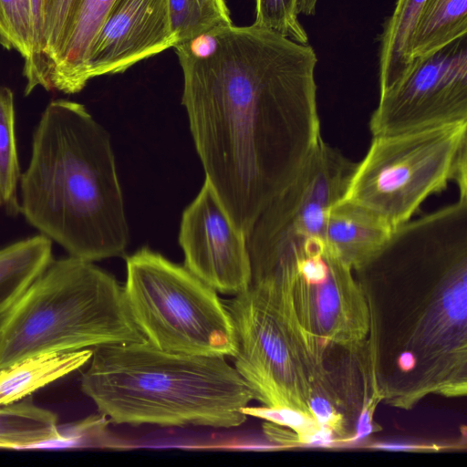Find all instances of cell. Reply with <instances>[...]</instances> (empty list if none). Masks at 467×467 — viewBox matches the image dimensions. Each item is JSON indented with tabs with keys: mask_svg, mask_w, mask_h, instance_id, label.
I'll list each match as a JSON object with an SVG mask.
<instances>
[{
	"mask_svg": "<svg viewBox=\"0 0 467 467\" xmlns=\"http://www.w3.org/2000/svg\"><path fill=\"white\" fill-rule=\"evenodd\" d=\"M205 179L248 234L296 177L319 140L317 54L266 27H217L206 52L176 51Z\"/></svg>",
	"mask_w": 467,
	"mask_h": 467,
	"instance_id": "obj_1",
	"label": "cell"
},
{
	"mask_svg": "<svg viewBox=\"0 0 467 467\" xmlns=\"http://www.w3.org/2000/svg\"><path fill=\"white\" fill-rule=\"evenodd\" d=\"M354 271L369 308L378 400L410 409L429 394L465 395L467 196L396 226Z\"/></svg>",
	"mask_w": 467,
	"mask_h": 467,
	"instance_id": "obj_2",
	"label": "cell"
},
{
	"mask_svg": "<svg viewBox=\"0 0 467 467\" xmlns=\"http://www.w3.org/2000/svg\"><path fill=\"white\" fill-rule=\"evenodd\" d=\"M19 187L20 213L69 256L95 262L125 252L129 226L110 136L84 105L47 106Z\"/></svg>",
	"mask_w": 467,
	"mask_h": 467,
	"instance_id": "obj_3",
	"label": "cell"
},
{
	"mask_svg": "<svg viewBox=\"0 0 467 467\" xmlns=\"http://www.w3.org/2000/svg\"><path fill=\"white\" fill-rule=\"evenodd\" d=\"M80 387L118 424L231 429L254 395L225 357L162 351L146 339L92 348Z\"/></svg>",
	"mask_w": 467,
	"mask_h": 467,
	"instance_id": "obj_4",
	"label": "cell"
},
{
	"mask_svg": "<svg viewBox=\"0 0 467 467\" xmlns=\"http://www.w3.org/2000/svg\"><path fill=\"white\" fill-rule=\"evenodd\" d=\"M143 340L113 275L93 262L53 258L0 317V370L45 354Z\"/></svg>",
	"mask_w": 467,
	"mask_h": 467,
	"instance_id": "obj_5",
	"label": "cell"
},
{
	"mask_svg": "<svg viewBox=\"0 0 467 467\" xmlns=\"http://www.w3.org/2000/svg\"><path fill=\"white\" fill-rule=\"evenodd\" d=\"M452 182L467 196V121L373 137L339 201L395 228Z\"/></svg>",
	"mask_w": 467,
	"mask_h": 467,
	"instance_id": "obj_6",
	"label": "cell"
},
{
	"mask_svg": "<svg viewBox=\"0 0 467 467\" xmlns=\"http://www.w3.org/2000/svg\"><path fill=\"white\" fill-rule=\"evenodd\" d=\"M125 302L144 338L169 353L233 358L235 333L217 292L149 248L126 259Z\"/></svg>",
	"mask_w": 467,
	"mask_h": 467,
	"instance_id": "obj_7",
	"label": "cell"
},
{
	"mask_svg": "<svg viewBox=\"0 0 467 467\" xmlns=\"http://www.w3.org/2000/svg\"><path fill=\"white\" fill-rule=\"evenodd\" d=\"M356 164L319 138L295 180L246 235L250 285L268 281L325 248L328 212L343 197Z\"/></svg>",
	"mask_w": 467,
	"mask_h": 467,
	"instance_id": "obj_8",
	"label": "cell"
},
{
	"mask_svg": "<svg viewBox=\"0 0 467 467\" xmlns=\"http://www.w3.org/2000/svg\"><path fill=\"white\" fill-rule=\"evenodd\" d=\"M226 306L235 333L234 367L254 399L264 406L289 407L312 416L308 381L271 297L249 285Z\"/></svg>",
	"mask_w": 467,
	"mask_h": 467,
	"instance_id": "obj_9",
	"label": "cell"
},
{
	"mask_svg": "<svg viewBox=\"0 0 467 467\" xmlns=\"http://www.w3.org/2000/svg\"><path fill=\"white\" fill-rule=\"evenodd\" d=\"M352 271L325 247L300 259L290 273L297 321L326 358L335 348L357 355L368 344L369 308Z\"/></svg>",
	"mask_w": 467,
	"mask_h": 467,
	"instance_id": "obj_10",
	"label": "cell"
},
{
	"mask_svg": "<svg viewBox=\"0 0 467 467\" xmlns=\"http://www.w3.org/2000/svg\"><path fill=\"white\" fill-rule=\"evenodd\" d=\"M467 121V36L424 57L379 91L373 137Z\"/></svg>",
	"mask_w": 467,
	"mask_h": 467,
	"instance_id": "obj_11",
	"label": "cell"
},
{
	"mask_svg": "<svg viewBox=\"0 0 467 467\" xmlns=\"http://www.w3.org/2000/svg\"><path fill=\"white\" fill-rule=\"evenodd\" d=\"M179 243L184 266L217 293L234 296L249 287L246 235L233 223L206 179L182 213Z\"/></svg>",
	"mask_w": 467,
	"mask_h": 467,
	"instance_id": "obj_12",
	"label": "cell"
},
{
	"mask_svg": "<svg viewBox=\"0 0 467 467\" xmlns=\"http://www.w3.org/2000/svg\"><path fill=\"white\" fill-rule=\"evenodd\" d=\"M175 44L168 0H116L90 46L83 81L121 73Z\"/></svg>",
	"mask_w": 467,
	"mask_h": 467,
	"instance_id": "obj_13",
	"label": "cell"
},
{
	"mask_svg": "<svg viewBox=\"0 0 467 467\" xmlns=\"http://www.w3.org/2000/svg\"><path fill=\"white\" fill-rule=\"evenodd\" d=\"M392 229L370 211L338 201L327 217L325 247L343 264L357 270L383 245Z\"/></svg>",
	"mask_w": 467,
	"mask_h": 467,
	"instance_id": "obj_14",
	"label": "cell"
},
{
	"mask_svg": "<svg viewBox=\"0 0 467 467\" xmlns=\"http://www.w3.org/2000/svg\"><path fill=\"white\" fill-rule=\"evenodd\" d=\"M115 1L77 0L49 76L48 90L75 94L85 88L83 69L90 46Z\"/></svg>",
	"mask_w": 467,
	"mask_h": 467,
	"instance_id": "obj_15",
	"label": "cell"
},
{
	"mask_svg": "<svg viewBox=\"0 0 467 467\" xmlns=\"http://www.w3.org/2000/svg\"><path fill=\"white\" fill-rule=\"evenodd\" d=\"M92 356V348L50 353L17 362L0 370V407L29 396L37 389L78 370Z\"/></svg>",
	"mask_w": 467,
	"mask_h": 467,
	"instance_id": "obj_16",
	"label": "cell"
},
{
	"mask_svg": "<svg viewBox=\"0 0 467 467\" xmlns=\"http://www.w3.org/2000/svg\"><path fill=\"white\" fill-rule=\"evenodd\" d=\"M52 259V241L41 234L0 248V317Z\"/></svg>",
	"mask_w": 467,
	"mask_h": 467,
	"instance_id": "obj_17",
	"label": "cell"
},
{
	"mask_svg": "<svg viewBox=\"0 0 467 467\" xmlns=\"http://www.w3.org/2000/svg\"><path fill=\"white\" fill-rule=\"evenodd\" d=\"M467 36V0H426L410 41V57L431 55Z\"/></svg>",
	"mask_w": 467,
	"mask_h": 467,
	"instance_id": "obj_18",
	"label": "cell"
},
{
	"mask_svg": "<svg viewBox=\"0 0 467 467\" xmlns=\"http://www.w3.org/2000/svg\"><path fill=\"white\" fill-rule=\"evenodd\" d=\"M426 0H397L380 36L379 91L397 81L411 63L410 41Z\"/></svg>",
	"mask_w": 467,
	"mask_h": 467,
	"instance_id": "obj_19",
	"label": "cell"
},
{
	"mask_svg": "<svg viewBox=\"0 0 467 467\" xmlns=\"http://www.w3.org/2000/svg\"><path fill=\"white\" fill-rule=\"evenodd\" d=\"M60 439L57 415L30 400L0 407V448H39Z\"/></svg>",
	"mask_w": 467,
	"mask_h": 467,
	"instance_id": "obj_20",
	"label": "cell"
},
{
	"mask_svg": "<svg viewBox=\"0 0 467 467\" xmlns=\"http://www.w3.org/2000/svg\"><path fill=\"white\" fill-rule=\"evenodd\" d=\"M14 95L0 86V207L9 215L20 213L17 187L20 180Z\"/></svg>",
	"mask_w": 467,
	"mask_h": 467,
	"instance_id": "obj_21",
	"label": "cell"
},
{
	"mask_svg": "<svg viewBox=\"0 0 467 467\" xmlns=\"http://www.w3.org/2000/svg\"><path fill=\"white\" fill-rule=\"evenodd\" d=\"M168 9L175 45L233 25L224 0H168Z\"/></svg>",
	"mask_w": 467,
	"mask_h": 467,
	"instance_id": "obj_22",
	"label": "cell"
},
{
	"mask_svg": "<svg viewBox=\"0 0 467 467\" xmlns=\"http://www.w3.org/2000/svg\"><path fill=\"white\" fill-rule=\"evenodd\" d=\"M246 416L264 419L278 426L287 427L298 437V443L330 445L336 441L333 432L322 427L314 417L289 407H248L243 409Z\"/></svg>",
	"mask_w": 467,
	"mask_h": 467,
	"instance_id": "obj_23",
	"label": "cell"
},
{
	"mask_svg": "<svg viewBox=\"0 0 467 467\" xmlns=\"http://www.w3.org/2000/svg\"><path fill=\"white\" fill-rule=\"evenodd\" d=\"M0 44L29 62L33 51L30 0H0Z\"/></svg>",
	"mask_w": 467,
	"mask_h": 467,
	"instance_id": "obj_24",
	"label": "cell"
},
{
	"mask_svg": "<svg viewBox=\"0 0 467 467\" xmlns=\"http://www.w3.org/2000/svg\"><path fill=\"white\" fill-rule=\"evenodd\" d=\"M255 15L254 24L308 44L307 33L298 19L296 0H256Z\"/></svg>",
	"mask_w": 467,
	"mask_h": 467,
	"instance_id": "obj_25",
	"label": "cell"
},
{
	"mask_svg": "<svg viewBox=\"0 0 467 467\" xmlns=\"http://www.w3.org/2000/svg\"><path fill=\"white\" fill-rule=\"evenodd\" d=\"M77 0H45L44 56L47 67V88L49 76L57 60L64 35Z\"/></svg>",
	"mask_w": 467,
	"mask_h": 467,
	"instance_id": "obj_26",
	"label": "cell"
},
{
	"mask_svg": "<svg viewBox=\"0 0 467 467\" xmlns=\"http://www.w3.org/2000/svg\"><path fill=\"white\" fill-rule=\"evenodd\" d=\"M33 51L32 57L24 65L23 74L26 79L25 95H29L36 87L47 88V67L44 56V6L45 0H30Z\"/></svg>",
	"mask_w": 467,
	"mask_h": 467,
	"instance_id": "obj_27",
	"label": "cell"
},
{
	"mask_svg": "<svg viewBox=\"0 0 467 467\" xmlns=\"http://www.w3.org/2000/svg\"><path fill=\"white\" fill-rule=\"evenodd\" d=\"M376 449L388 450V451H423V450H431L430 446H422V445H415L410 443H378L371 446Z\"/></svg>",
	"mask_w": 467,
	"mask_h": 467,
	"instance_id": "obj_28",
	"label": "cell"
},
{
	"mask_svg": "<svg viewBox=\"0 0 467 467\" xmlns=\"http://www.w3.org/2000/svg\"><path fill=\"white\" fill-rule=\"evenodd\" d=\"M317 2L318 0H296V9L298 15H315Z\"/></svg>",
	"mask_w": 467,
	"mask_h": 467,
	"instance_id": "obj_29",
	"label": "cell"
}]
</instances>
